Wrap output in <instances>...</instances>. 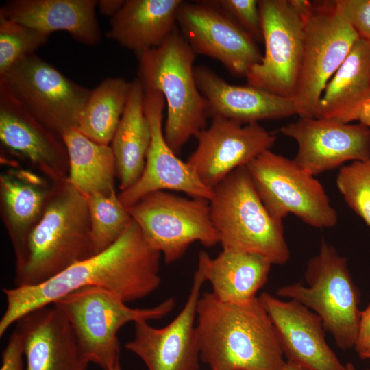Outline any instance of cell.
Instances as JSON below:
<instances>
[{"label":"cell","mask_w":370,"mask_h":370,"mask_svg":"<svg viewBox=\"0 0 370 370\" xmlns=\"http://www.w3.org/2000/svg\"><path fill=\"white\" fill-rule=\"evenodd\" d=\"M369 359H370V357L369 358Z\"/></svg>","instance_id":"42"},{"label":"cell","mask_w":370,"mask_h":370,"mask_svg":"<svg viewBox=\"0 0 370 370\" xmlns=\"http://www.w3.org/2000/svg\"><path fill=\"white\" fill-rule=\"evenodd\" d=\"M95 0H11L0 15L51 34L66 32L75 40L93 46L101 42Z\"/></svg>","instance_id":"22"},{"label":"cell","mask_w":370,"mask_h":370,"mask_svg":"<svg viewBox=\"0 0 370 370\" xmlns=\"http://www.w3.org/2000/svg\"><path fill=\"white\" fill-rule=\"evenodd\" d=\"M95 254L112 245L132 220L116 190L108 195L95 194L86 197Z\"/></svg>","instance_id":"30"},{"label":"cell","mask_w":370,"mask_h":370,"mask_svg":"<svg viewBox=\"0 0 370 370\" xmlns=\"http://www.w3.org/2000/svg\"><path fill=\"white\" fill-rule=\"evenodd\" d=\"M200 360L212 370H283L286 361L258 297L230 303L212 292L197 306Z\"/></svg>","instance_id":"2"},{"label":"cell","mask_w":370,"mask_h":370,"mask_svg":"<svg viewBox=\"0 0 370 370\" xmlns=\"http://www.w3.org/2000/svg\"><path fill=\"white\" fill-rule=\"evenodd\" d=\"M287 360L308 370H346L325 340L321 318L299 302L269 293L258 296Z\"/></svg>","instance_id":"19"},{"label":"cell","mask_w":370,"mask_h":370,"mask_svg":"<svg viewBox=\"0 0 370 370\" xmlns=\"http://www.w3.org/2000/svg\"><path fill=\"white\" fill-rule=\"evenodd\" d=\"M24 343L27 370H87L66 317L53 305L37 308L16 322Z\"/></svg>","instance_id":"20"},{"label":"cell","mask_w":370,"mask_h":370,"mask_svg":"<svg viewBox=\"0 0 370 370\" xmlns=\"http://www.w3.org/2000/svg\"><path fill=\"white\" fill-rule=\"evenodd\" d=\"M345 369H346V370H356V369L354 367V364L350 362L345 364ZM367 370H370V369H368Z\"/></svg>","instance_id":"40"},{"label":"cell","mask_w":370,"mask_h":370,"mask_svg":"<svg viewBox=\"0 0 370 370\" xmlns=\"http://www.w3.org/2000/svg\"><path fill=\"white\" fill-rule=\"evenodd\" d=\"M356 121L370 129V99L364 103L356 118Z\"/></svg>","instance_id":"38"},{"label":"cell","mask_w":370,"mask_h":370,"mask_svg":"<svg viewBox=\"0 0 370 370\" xmlns=\"http://www.w3.org/2000/svg\"><path fill=\"white\" fill-rule=\"evenodd\" d=\"M271 265L257 254L223 249L214 258L200 251L197 271L211 284V292L219 299L238 303L257 297L268 280Z\"/></svg>","instance_id":"25"},{"label":"cell","mask_w":370,"mask_h":370,"mask_svg":"<svg viewBox=\"0 0 370 370\" xmlns=\"http://www.w3.org/2000/svg\"><path fill=\"white\" fill-rule=\"evenodd\" d=\"M145 88L137 77L110 143L121 191L132 186L142 175L151 142V127L144 109Z\"/></svg>","instance_id":"27"},{"label":"cell","mask_w":370,"mask_h":370,"mask_svg":"<svg viewBox=\"0 0 370 370\" xmlns=\"http://www.w3.org/2000/svg\"><path fill=\"white\" fill-rule=\"evenodd\" d=\"M211 370H212V369H211Z\"/></svg>","instance_id":"43"},{"label":"cell","mask_w":370,"mask_h":370,"mask_svg":"<svg viewBox=\"0 0 370 370\" xmlns=\"http://www.w3.org/2000/svg\"><path fill=\"white\" fill-rule=\"evenodd\" d=\"M175 303L174 297H169L153 307L131 308L110 291L88 286L62 297L53 305L70 323L85 360L110 370L119 362V330L130 322L162 319Z\"/></svg>","instance_id":"6"},{"label":"cell","mask_w":370,"mask_h":370,"mask_svg":"<svg viewBox=\"0 0 370 370\" xmlns=\"http://www.w3.org/2000/svg\"><path fill=\"white\" fill-rule=\"evenodd\" d=\"M182 0H126L106 36L137 56L160 46L177 28Z\"/></svg>","instance_id":"24"},{"label":"cell","mask_w":370,"mask_h":370,"mask_svg":"<svg viewBox=\"0 0 370 370\" xmlns=\"http://www.w3.org/2000/svg\"><path fill=\"white\" fill-rule=\"evenodd\" d=\"M336 184L347 205L370 228V158L343 166Z\"/></svg>","instance_id":"32"},{"label":"cell","mask_w":370,"mask_h":370,"mask_svg":"<svg viewBox=\"0 0 370 370\" xmlns=\"http://www.w3.org/2000/svg\"><path fill=\"white\" fill-rule=\"evenodd\" d=\"M0 79L34 116L61 137L77 128L91 91L36 53L17 62Z\"/></svg>","instance_id":"11"},{"label":"cell","mask_w":370,"mask_h":370,"mask_svg":"<svg viewBox=\"0 0 370 370\" xmlns=\"http://www.w3.org/2000/svg\"><path fill=\"white\" fill-rule=\"evenodd\" d=\"M127 208L147 243L162 254L166 264L180 259L195 241L206 247L219 243L207 199L161 190Z\"/></svg>","instance_id":"10"},{"label":"cell","mask_w":370,"mask_h":370,"mask_svg":"<svg viewBox=\"0 0 370 370\" xmlns=\"http://www.w3.org/2000/svg\"><path fill=\"white\" fill-rule=\"evenodd\" d=\"M280 132L297 144L294 162L313 176L348 161L370 158V129L360 123L299 117Z\"/></svg>","instance_id":"16"},{"label":"cell","mask_w":370,"mask_h":370,"mask_svg":"<svg viewBox=\"0 0 370 370\" xmlns=\"http://www.w3.org/2000/svg\"><path fill=\"white\" fill-rule=\"evenodd\" d=\"M0 140L55 183L68 179L69 158L62 138L34 116L0 79Z\"/></svg>","instance_id":"18"},{"label":"cell","mask_w":370,"mask_h":370,"mask_svg":"<svg viewBox=\"0 0 370 370\" xmlns=\"http://www.w3.org/2000/svg\"><path fill=\"white\" fill-rule=\"evenodd\" d=\"M125 0H100L97 1L99 12L105 16H114L121 8Z\"/></svg>","instance_id":"37"},{"label":"cell","mask_w":370,"mask_h":370,"mask_svg":"<svg viewBox=\"0 0 370 370\" xmlns=\"http://www.w3.org/2000/svg\"><path fill=\"white\" fill-rule=\"evenodd\" d=\"M138 56V78L144 88L160 91L167 105L165 140L178 155L184 144L206 127L208 103L193 66L196 53L176 28L158 47Z\"/></svg>","instance_id":"4"},{"label":"cell","mask_w":370,"mask_h":370,"mask_svg":"<svg viewBox=\"0 0 370 370\" xmlns=\"http://www.w3.org/2000/svg\"><path fill=\"white\" fill-rule=\"evenodd\" d=\"M212 119L210 126L195 135L197 146L186 163L201 182L212 190L234 170L269 150L276 136L258 123Z\"/></svg>","instance_id":"14"},{"label":"cell","mask_w":370,"mask_h":370,"mask_svg":"<svg viewBox=\"0 0 370 370\" xmlns=\"http://www.w3.org/2000/svg\"><path fill=\"white\" fill-rule=\"evenodd\" d=\"M264 52L247 84L293 98L301 70L304 18L295 0H258Z\"/></svg>","instance_id":"12"},{"label":"cell","mask_w":370,"mask_h":370,"mask_svg":"<svg viewBox=\"0 0 370 370\" xmlns=\"http://www.w3.org/2000/svg\"><path fill=\"white\" fill-rule=\"evenodd\" d=\"M24 343L21 334L15 329L2 352L0 370H27L24 367Z\"/></svg>","instance_id":"35"},{"label":"cell","mask_w":370,"mask_h":370,"mask_svg":"<svg viewBox=\"0 0 370 370\" xmlns=\"http://www.w3.org/2000/svg\"><path fill=\"white\" fill-rule=\"evenodd\" d=\"M132 82L107 77L93 90L82 111L77 130L90 139L110 145L125 110Z\"/></svg>","instance_id":"29"},{"label":"cell","mask_w":370,"mask_h":370,"mask_svg":"<svg viewBox=\"0 0 370 370\" xmlns=\"http://www.w3.org/2000/svg\"><path fill=\"white\" fill-rule=\"evenodd\" d=\"M212 2L228 14L256 42L262 41L258 0H215Z\"/></svg>","instance_id":"33"},{"label":"cell","mask_w":370,"mask_h":370,"mask_svg":"<svg viewBox=\"0 0 370 370\" xmlns=\"http://www.w3.org/2000/svg\"><path fill=\"white\" fill-rule=\"evenodd\" d=\"M52 188L38 174L21 167L1 173L3 219L15 254L16 266L25 254L29 234L41 218Z\"/></svg>","instance_id":"23"},{"label":"cell","mask_w":370,"mask_h":370,"mask_svg":"<svg viewBox=\"0 0 370 370\" xmlns=\"http://www.w3.org/2000/svg\"><path fill=\"white\" fill-rule=\"evenodd\" d=\"M212 190L210 216L223 249L257 254L272 264L289 260L282 221L267 209L245 166L234 170Z\"/></svg>","instance_id":"5"},{"label":"cell","mask_w":370,"mask_h":370,"mask_svg":"<svg viewBox=\"0 0 370 370\" xmlns=\"http://www.w3.org/2000/svg\"><path fill=\"white\" fill-rule=\"evenodd\" d=\"M165 100L156 90L145 88L144 109L151 127V142L145 166L139 179L118 194L128 208L156 191L175 190L190 197L210 200L213 190L205 186L188 164L181 160L166 143L162 129Z\"/></svg>","instance_id":"15"},{"label":"cell","mask_w":370,"mask_h":370,"mask_svg":"<svg viewBox=\"0 0 370 370\" xmlns=\"http://www.w3.org/2000/svg\"><path fill=\"white\" fill-rule=\"evenodd\" d=\"M177 23L196 54L217 60L233 76L246 77L262 58L252 37L212 1H183Z\"/></svg>","instance_id":"13"},{"label":"cell","mask_w":370,"mask_h":370,"mask_svg":"<svg viewBox=\"0 0 370 370\" xmlns=\"http://www.w3.org/2000/svg\"><path fill=\"white\" fill-rule=\"evenodd\" d=\"M194 71L197 85L208 103L209 117L245 124L297 114L293 98L249 84H231L206 66H195Z\"/></svg>","instance_id":"21"},{"label":"cell","mask_w":370,"mask_h":370,"mask_svg":"<svg viewBox=\"0 0 370 370\" xmlns=\"http://www.w3.org/2000/svg\"><path fill=\"white\" fill-rule=\"evenodd\" d=\"M304 278L306 286L301 282L284 285L276 295L297 301L316 313L338 348H353L361 314L360 293L347 258L322 238L319 253L306 264Z\"/></svg>","instance_id":"7"},{"label":"cell","mask_w":370,"mask_h":370,"mask_svg":"<svg viewBox=\"0 0 370 370\" xmlns=\"http://www.w3.org/2000/svg\"><path fill=\"white\" fill-rule=\"evenodd\" d=\"M370 99V45L358 39L325 87L314 118L348 123Z\"/></svg>","instance_id":"26"},{"label":"cell","mask_w":370,"mask_h":370,"mask_svg":"<svg viewBox=\"0 0 370 370\" xmlns=\"http://www.w3.org/2000/svg\"><path fill=\"white\" fill-rule=\"evenodd\" d=\"M95 255L86 197L68 181L56 182L16 266L14 286L42 284Z\"/></svg>","instance_id":"3"},{"label":"cell","mask_w":370,"mask_h":370,"mask_svg":"<svg viewBox=\"0 0 370 370\" xmlns=\"http://www.w3.org/2000/svg\"><path fill=\"white\" fill-rule=\"evenodd\" d=\"M255 189L269 212L278 220L293 214L315 228H330L338 214L323 186L292 160L270 149L246 166Z\"/></svg>","instance_id":"9"},{"label":"cell","mask_w":370,"mask_h":370,"mask_svg":"<svg viewBox=\"0 0 370 370\" xmlns=\"http://www.w3.org/2000/svg\"><path fill=\"white\" fill-rule=\"evenodd\" d=\"M49 36L0 15V75L23 58L36 53Z\"/></svg>","instance_id":"31"},{"label":"cell","mask_w":370,"mask_h":370,"mask_svg":"<svg viewBox=\"0 0 370 370\" xmlns=\"http://www.w3.org/2000/svg\"><path fill=\"white\" fill-rule=\"evenodd\" d=\"M283 370H308L306 368L289 360H286Z\"/></svg>","instance_id":"39"},{"label":"cell","mask_w":370,"mask_h":370,"mask_svg":"<svg viewBox=\"0 0 370 370\" xmlns=\"http://www.w3.org/2000/svg\"><path fill=\"white\" fill-rule=\"evenodd\" d=\"M160 257L132 220L110 247L49 280L36 286L3 288L6 308L0 320V336L26 314L84 287L106 289L125 303L145 298L160 284Z\"/></svg>","instance_id":"1"},{"label":"cell","mask_w":370,"mask_h":370,"mask_svg":"<svg viewBox=\"0 0 370 370\" xmlns=\"http://www.w3.org/2000/svg\"><path fill=\"white\" fill-rule=\"evenodd\" d=\"M62 138L69 158V182L85 197L115 191L116 166L110 145L98 143L77 129Z\"/></svg>","instance_id":"28"},{"label":"cell","mask_w":370,"mask_h":370,"mask_svg":"<svg viewBox=\"0 0 370 370\" xmlns=\"http://www.w3.org/2000/svg\"><path fill=\"white\" fill-rule=\"evenodd\" d=\"M205 282L196 270L184 307L166 326L155 328L147 321L134 323V337L125 346L143 360L148 370L199 369L201 360L195 321Z\"/></svg>","instance_id":"17"},{"label":"cell","mask_w":370,"mask_h":370,"mask_svg":"<svg viewBox=\"0 0 370 370\" xmlns=\"http://www.w3.org/2000/svg\"><path fill=\"white\" fill-rule=\"evenodd\" d=\"M339 14L358 38L370 45V0H334Z\"/></svg>","instance_id":"34"},{"label":"cell","mask_w":370,"mask_h":370,"mask_svg":"<svg viewBox=\"0 0 370 370\" xmlns=\"http://www.w3.org/2000/svg\"><path fill=\"white\" fill-rule=\"evenodd\" d=\"M354 348L361 359H369L370 357V304L361 311Z\"/></svg>","instance_id":"36"},{"label":"cell","mask_w":370,"mask_h":370,"mask_svg":"<svg viewBox=\"0 0 370 370\" xmlns=\"http://www.w3.org/2000/svg\"><path fill=\"white\" fill-rule=\"evenodd\" d=\"M303 14V57L293 99L299 117H314L326 84L359 38L334 0L308 1Z\"/></svg>","instance_id":"8"},{"label":"cell","mask_w":370,"mask_h":370,"mask_svg":"<svg viewBox=\"0 0 370 370\" xmlns=\"http://www.w3.org/2000/svg\"><path fill=\"white\" fill-rule=\"evenodd\" d=\"M110 370H122L120 362H118L114 366H113Z\"/></svg>","instance_id":"41"}]
</instances>
